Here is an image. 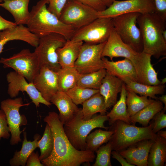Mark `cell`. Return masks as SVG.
<instances>
[{
  "label": "cell",
  "instance_id": "6da1fadb",
  "mask_svg": "<svg viewBox=\"0 0 166 166\" xmlns=\"http://www.w3.org/2000/svg\"><path fill=\"white\" fill-rule=\"evenodd\" d=\"M43 121L49 126L54 140L52 152L47 158L41 161L44 166H79L84 163L93 161L96 157L94 152L78 150L71 144L57 113L49 112Z\"/></svg>",
  "mask_w": 166,
  "mask_h": 166
},
{
  "label": "cell",
  "instance_id": "7a4b0ae2",
  "mask_svg": "<svg viewBox=\"0 0 166 166\" xmlns=\"http://www.w3.org/2000/svg\"><path fill=\"white\" fill-rule=\"evenodd\" d=\"M46 0H40L30 12L27 24L30 31L39 38L52 33L60 34L67 40L72 38L75 29L63 23L47 8Z\"/></svg>",
  "mask_w": 166,
  "mask_h": 166
},
{
  "label": "cell",
  "instance_id": "3957f363",
  "mask_svg": "<svg viewBox=\"0 0 166 166\" xmlns=\"http://www.w3.org/2000/svg\"><path fill=\"white\" fill-rule=\"evenodd\" d=\"M166 21L155 12L140 14L137 20L143 40V52L157 59L166 56V41L163 36Z\"/></svg>",
  "mask_w": 166,
  "mask_h": 166
},
{
  "label": "cell",
  "instance_id": "277c9868",
  "mask_svg": "<svg viewBox=\"0 0 166 166\" xmlns=\"http://www.w3.org/2000/svg\"><path fill=\"white\" fill-rule=\"evenodd\" d=\"M102 56L109 57L111 61L114 57H119L129 60L136 70L138 82L142 84H143L144 74L152 64L150 55L134 50L123 42L114 30L106 42Z\"/></svg>",
  "mask_w": 166,
  "mask_h": 166
},
{
  "label": "cell",
  "instance_id": "5b68a950",
  "mask_svg": "<svg viewBox=\"0 0 166 166\" xmlns=\"http://www.w3.org/2000/svg\"><path fill=\"white\" fill-rule=\"evenodd\" d=\"M152 122L147 126L138 127L121 120L116 121L109 127V130L113 132L109 141L112 150L119 152L142 140H155L158 136L152 132Z\"/></svg>",
  "mask_w": 166,
  "mask_h": 166
},
{
  "label": "cell",
  "instance_id": "8992f818",
  "mask_svg": "<svg viewBox=\"0 0 166 166\" xmlns=\"http://www.w3.org/2000/svg\"><path fill=\"white\" fill-rule=\"evenodd\" d=\"M107 115H94L91 119L84 120L81 109L76 116L71 121L64 124L65 132L73 146L78 150H86L85 139L93 129L102 128L106 130L105 122L109 120Z\"/></svg>",
  "mask_w": 166,
  "mask_h": 166
},
{
  "label": "cell",
  "instance_id": "52a82bcc",
  "mask_svg": "<svg viewBox=\"0 0 166 166\" xmlns=\"http://www.w3.org/2000/svg\"><path fill=\"white\" fill-rule=\"evenodd\" d=\"M140 13L132 12L121 14L112 18L114 30L124 43L139 53L143 52V40L136 25Z\"/></svg>",
  "mask_w": 166,
  "mask_h": 166
},
{
  "label": "cell",
  "instance_id": "ba28073f",
  "mask_svg": "<svg viewBox=\"0 0 166 166\" xmlns=\"http://www.w3.org/2000/svg\"><path fill=\"white\" fill-rule=\"evenodd\" d=\"M67 40L63 36L52 33L39 38L34 52L40 68L46 67L57 72L61 68L58 59L57 50L62 47Z\"/></svg>",
  "mask_w": 166,
  "mask_h": 166
},
{
  "label": "cell",
  "instance_id": "9c48e42d",
  "mask_svg": "<svg viewBox=\"0 0 166 166\" xmlns=\"http://www.w3.org/2000/svg\"><path fill=\"white\" fill-rule=\"evenodd\" d=\"M114 30L112 18H98L76 30L70 40L97 44L106 42Z\"/></svg>",
  "mask_w": 166,
  "mask_h": 166
},
{
  "label": "cell",
  "instance_id": "30bf717a",
  "mask_svg": "<svg viewBox=\"0 0 166 166\" xmlns=\"http://www.w3.org/2000/svg\"><path fill=\"white\" fill-rule=\"evenodd\" d=\"M98 13L93 8L76 0H68L59 19L77 30L98 18Z\"/></svg>",
  "mask_w": 166,
  "mask_h": 166
},
{
  "label": "cell",
  "instance_id": "8fae6325",
  "mask_svg": "<svg viewBox=\"0 0 166 166\" xmlns=\"http://www.w3.org/2000/svg\"><path fill=\"white\" fill-rule=\"evenodd\" d=\"M0 63L4 68H10L22 75L30 83H33L40 67L34 53L24 49L8 58L1 57Z\"/></svg>",
  "mask_w": 166,
  "mask_h": 166
},
{
  "label": "cell",
  "instance_id": "7c38bea8",
  "mask_svg": "<svg viewBox=\"0 0 166 166\" xmlns=\"http://www.w3.org/2000/svg\"><path fill=\"white\" fill-rule=\"evenodd\" d=\"M29 104H24L22 99L19 97L14 99H7L1 103V109L4 112L11 134L10 143L11 145H15L21 141L20 134L24 131L20 130V127L26 125L27 121L24 115L19 113L20 108L28 105Z\"/></svg>",
  "mask_w": 166,
  "mask_h": 166
},
{
  "label": "cell",
  "instance_id": "4fadbf2b",
  "mask_svg": "<svg viewBox=\"0 0 166 166\" xmlns=\"http://www.w3.org/2000/svg\"><path fill=\"white\" fill-rule=\"evenodd\" d=\"M106 42L97 44L83 43L74 65L80 73L87 74L104 68L102 54Z\"/></svg>",
  "mask_w": 166,
  "mask_h": 166
},
{
  "label": "cell",
  "instance_id": "5bb4252c",
  "mask_svg": "<svg viewBox=\"0 0 166 166\" xmlns=\"http://www.w3.org/2000/svg\"><path fill=\"white\" fill-rule=\"evenodd\" d=\"M156 10L153 0H125L114 1L108 8L98 13V18H113L130 13H152Z\"/></svg>",
  "mask_w": 166,
  "mask_h": 166
},
{
  "label": "cell",
  "instance_id": "9a60e30c",
  "mask_svg": "<svg viewBox=\"0 0 166 166\" xmlns=\"http://www.w3.org/2000/svg\"><path fill=\"white\" fill-rule=\"evenodd\" d=\"M6 78L8 83L7 93L11 97H16L20 91L25 92L37 107L39 106L40 103L47 106L51 105L43 98L33 83L28 82L20 74L11 71L7 74Z\"/></svg>",
  "mask_w": 166,
  "mask_h": 166
},
{
  "label": "cell",
  "instance_id": "2e32d148",
  "mask_svg": "<svg viewBox=\"0 0 166 166\" xmlns=\"http://www.w3.org/2000/svg\"><path fill=\"white\" fill-rule=\"evenodd\" d=\"M33 83L43 98L49 102L59 91L57 72L45 67L40 68Z\"/></svg>",
  "mask_w": 166,
  "mask_h": 166
},
{
  "label": "cell",
  "instance_id": "e0dca14e",
  "mask_svg": "<svg viewBox=\"0 0 166 166\" xmlns=\"http://www.w3.org/2000/svg\"><path fill=\"white\" fill-rule=\"evenodd\" d=\"M154 141L152 139L142 140L119 152L131 164L137 166H147L149 150Z\"/></svg>",
  "mask_w": 166,
  "mask_h": 166
},
{
  "label": "cell",
  "instance_id": "ac0fdd59",
  "mask_svg": "<svg viewBox=\"0 0 166 166\" xmlns=\"http://www.w3.org/2000/svg\"><path fill=\"white\" fill-rule=\"evenodd\" d=\"M39 39L30 31L27 27L24 25H17L0 31V54L5 45L10 41H22L36 47L38 45Z\"/></svg>",
  "mask_w": 166,
  "mask_h": 166
},
{
  "label": "cell",
  "instance_id": "d6986e66",
  "mask_svg": "<svg viewBox=\"0 0 166 166\" xmlns=\"http://www.w3.org/2000/svg\"><path fill=\"white\" fill-rule=\"evenodd\" d=\"M104 67L107 72L122 80L124 82L130 80L138 82L136 69L128 59L113 61H109L105 57H102Z\"/></svg>",
  "mask_w": 166,
  "mask_h": 166
},
{
  "label": "cell",
  "instance_id": "ffe728a7",
  "mask_svg": "<svg viewBox=\"0 0 166 166\" xmlns=\"http://www.w3.org/2000/svg\"><path fill=\"white\" fill-rule=\"evenodd\" d=\"M50 102L57 108L59 113V119L64 124L73 119L81 109L66 93L62 91L57 92L52 96Z\"/></svg>",
  "mask_w": 166,
  "mask_h": 166
},
{
  "label": "cell",
  "instance_id": "44dd1931",
  "mask_svg": "<svg viewBox=\"0 0 166 166\" xmlns=\"http://www.w3.org/2000/svg\"><path fill=\"white\" fill-rule=\"evenodd\" d=\"M124 83L120 78L106 71L102 80L99 93L103 98L107 109L117 102L118 94L121 92Z\"/></svg>",
  "mask_w": 166,
  "mask_h": 166
},
{
  "label": "cell",
  "instance_id": "7402d4cb",
  "mask_svg": "<svg viewBox=\"0 0 166 166\" xmlns=\"http://www.w3.org/2000/svg\"><path fill=\"white\" fill-rule=\"evenodd\" d=\"M30 0H4L0 6L12 15L17 25L27 24L30 16L29 5Z\"/></svg>",
  "mask_w": 166,
  "mask_h": 166
},
{
  "label": "cell",
  "instance_id": "603a6c76",
  "mask_svg": "<svg viewBox=\"0 0 166 166\" xmlns=\"http://www.w3.org/2000/svg\"><path fill=\"white\" fill-rule=\"evenodd\" d=\"M83 42L67 40L57 50L58 62L61 67H74Z\"/></svg>",
  "mask_w": 166,
  "mask_h": 166
},
{
  "label": "cell",
  "instance_id": "cb8c5ba5",
  "mask_svg": "<svg viewBox=\"0 0 166 166\" xmlns=\"http://www.w3.org/2000/svg\"><path fill=\"white\" fill-rule=\"evenodd\" d=\"M24 140L21 150L16 151L13 157L10 160V165L11 166H25L27 160L30 154L37 148L38 147V142L40 136L37 134L34 136V140L28 141L26 133L24 132Z\"/></svg>",
  "mask_w": 166,
  "mask_h": 166
},
{
  "label": "cell",
  "instance_id": "d4e9b609",
  "mask_svg": "<svg viewBox=\"0 0 166 166\" xmlns=\"http://www.w3.org/2000/svg\"><path fill=\"white\" fill-rule=\"evenodd\" d=\"M120 93L119 100L113 106L110 111L106 114L109 117V124L110 126L117 120H121L127 124H131L127 111V90L124 82Z\"/></svg>",
  "mask_w": 166,
  "mask_h": 166
},
{
  "label": "cell",
  "instance_id": "484cf974",
  "mask_svg": "<svg viewBox=\"0 0 166 166\" xmlns=\"http://www.w3.org/2000/svg\"><path fill=\"white\" fill-rule=\"evenodd\" d=\"M57 73L59 91L65 93L77 85L81 75L74 67H61Z\"/></svg>",
  "mask_w": 166,
  "mask_h": 166
},
{
  "label": "cell",
  "instance_id": "4316f807",
  "mask_svg": "<svg viewBox=\"0 0 166 166\" xmlns=\"http://www.w3.org/2000/svg\"><path fill=\"white\" fill-rule=\"evenodd\" d=\"M163 108V103L161 101L155 100L134 115L130 117V123L135 124L138 122L143 127L147 126L150 120Z\"/></svg>",
  "mask_w": 166,
  "mask_h": 166
},
{
  "label": "cell",
  "instance_id": "83f0119b",
  "mask_svg": "<svg viewBox=\"0 0 166 166\" xmlns=\"http://www.w3.org/2000/svg\"><path fill=\"white\" fill-rule=\"evenodd\" d=\"M166 160V139L157 136L148 155V166H163Z\"/></svg>",
  "mask_w": 166,
  "mask_h": 166
},
{
  "label": "cell",
  "instance_id": "f1b7e54d",
  "mask_svg": "<svg viewBox=\"0 0 166 166\" xmlns=\"http://www.w3.org/2000/svg\"><path fill=\"white\" fill-rule=\"evenodd\" d=\"M81 109L83 118L84 120L90 119L96 113L106 114L107 109L105 107L102 96L98 93L93 96L82 104Z\"/></svg>",
  "mask_w": 166,
  "mask_h": 166
},
{
  "label": "cell",
  "instance_id": "f546056e",
  "mask_svg": "<svg viewBox=\"0 0 166 166\" xmlns=\"http://www.w3.org/2000/svg\"><path fill=\"white\" fill-rule=\"evenodd\" d=\"M124 82L126 88L130 89L136 94L141 96L149 97L155 100H158V97L156 95L163 94L165 88L164 84L148 85L130 80L126 81Z\"/></svg>",
  "mask_w": 166,
  "mask_h": 166
},
{
  "label": "cell",
  "instance_id": "4dcf8cb0",
  "mask_svg": "<svg viewBox=\"0 0 166 166\" xmlns=\"http://www.w3.org/2000/svg\"><path fill=\"white\" fill-rule=\"evenodd\" d=\"M126 103L127 111L129 117L132 116L152 102L153 99L144 96H139L130 89L126 88Z\"/></svg>",
  "mask_w": 166,
  "mask_h": 166
},
{
  "label": "cell",
  "instance_id": "1f68e13d",
  "mask_svg": "<svg viewBox=\"0 0 166 166\" xmlns=\"http://www.w3.org/2000/svg\"><path fill=\"white\" fill-rule=\"evenodd\" d=\"M112 130L97 129L86 136V150L95 152L103 144L109 142L113 133Z\"/></svg>",
  "mask_w": 166,
  "mask_h": 166
},
{
  "label": "cell",
  "instance_id": "d6a6232c",
  "mask_svg": "<svg viewBox=\"0 0 166 166\" xmlns=\"http://www.w3.org/2000/svg\"><path fill=\"white\" fill-rule=\"evenodd\" d=\"M106 71L104 68L85 74H81L77 85L85 88L99 90L101 81Z\"/></svg>",
  "mask_w": 166,
  "mask_h": 166
},
{
  "label": "cell",
  "instance_id": "836d02e7",
  "mask_svg": "<svg viewBox=\"0 0 166 166\" xmlns=\"http://www.w3.org/2000/svg\"><path fill=\"white\" fill-rule=\"evenodd\" d=\"M40 155L39 159L41 161L47 158L52 152L54 147V140L52 133L49 125L46 123L43 136L38 142Z\"/></svg>",
  "mask_w": 166,
  "mask_h": 166
},
{
  "label": "cell",
  "instance_id": "e575fe53",
  "mask_svg": "<svg viewBox=\"0 0 166 166\" xmlns=\"http://www.w3.org/2000/svg\"><path fill=\"white\" fill-rule=\"evenodd\" d=\"M99 90L89 89L76 85L66 92L77 105L82 104L95 94Z\"/></svg>",
  "mask_w": 166,
  "mask_h": 166
},
{
  "label": "cell",
  "instance_id": "d590c367",
  "mask_svg": "<svg viewBox=\"0 0 166 166\" xmlns=\"http://www.w3.org/2000/svg\"><path fill=\"white\" fill-rule=\"evenodd\" d=\"M112 150L109 142L105 145H102L95 151L97 154L96 160L93 166H111V156Z\"/></svg>",
  "mask_w": 166,
  "mask_h": 166
},
{
  "label": "cell",
  "instance_id": "8d00e7d4",
  "mask_svg": "<svg viewBox=\"0 0 166 166\" xmlns=\"http://www.w3.org/2000/svg\"><path fill=\"white\" fill-rule=\"evenodd\" d=\"M166 110L163 109L160 111L156 114L152 121V131L156 133L161 129L166 127V114L164 113Z\"/></svg>",
  "mask_w": 166,
  "mask_h": 166
},
{
  "label": "cell",
  "instance_id": "74e56055",
  "mask_svg": "<svg viewBox=\"0 0 166 166\" xmlns=\"http://www.w3.org/2000/svg\"><path fill=\"white\" fill-rule=\"evenodd\" d=\"M49 6L48 10L59 18L61 11L68 0H46Z\"/></svg>",
  "mask_w": 166,
  "mask_h": 166
},
{
  "label": "cell",
  "instance_id": "f35d334b",
  "mask_svg": "<svg viewBox=\"0 0 166 166\" xmlns=\"http://www.w3.org/2000/svg\"><path fill=\"white\" fill-rule=\"evenodd\" d=\"M10 130L7 122L6 115L0 109V140L2 138L8 139L10 136Z\"/></svg>",
  "mask_w": 166,
  "mask_h": 166
},
{
  "label": "cell",
  "instance_id": "ab89813d",
  "mask_svg": "<svg viewBox=\"0 0 166 166\" xmlns=\"http://www.w3.org/2000/svg\"><path fill=\"white\" fill-rule=\"evenodd\" d=\"M89 6L98 12L105 10L107 6L102 0H76Z\"/></svg>",
  "mask_w": 166,
  "mask_h": 166
},
{
  "label": "cell",
  "instance_id": "60d3db41",
  "mask_svg": "<svg viewBox=\"0 0 166 166\" xmlns=\"http://www.w3.org/2000/svg\"><path fill=\"white\" fill-rule=\"evenodd\" d=\"M155 6V12L166 21V0H153Z\"/></svg>",
  "mask_w": 166,
  "mask_h": 166
},
{
  "label": "cell",
  "instance_id": "b9f144b4",
  "mask_svg": "<svg viewBox=\"0 0 166 166\" xmlns=\"http://www.w3.org/2000/svg\"><path fill=\"white\" fill-rule=\"evenodd\" d=\"M38 152H35L33 151L28 157L26 165V166H44L39 159Z\"/></svg>",
  "mask_w": 166,
  "mask_h": 166
},
{
  "label": "cell",
  "instance_id": "7bdbcfd3",
  "mask_svg": "<svg viewBox=\"0 0 166 166\" xmlns=\"http://www.w3.org/2000/svg\"><path fill=\"white\" fill-rule=\"evenodd\" d=\"M112 158L116 159L122 166H135V165L129 163L119 153L116 151L113 150L111 152Z\"/></svg>",
  "mask_w": 166,
  "mask_h": 166
},
{
  "label": "cell",
  "instance_id": "ee69618b",
  "mask_svg": "<svg viewBox=\"0 0 166 166\" xmlns=\"http://www.w3.org/2000/svg\"><path fill=\"white\" fill-rule=\"evenodd\" d=\"M14 22L6 20L0 15V31L17 26Z\"/></svg>",
  "mask_w": 166,
  "mask_h": 166
},
{
  "label": "cell",
  "instance_id": "f6af8a7d",
  "mask_svg": "<svg viewBox=\"0 0 166 166\" xmlns=\"http://www.w3.org/2000/svg\"><path fill=\"white\" fill-rule=\"evenodd\" d=\"M158 100L161 101L164 104V106L163 109L165 110H166V95H163L161 96L158 97Z\"/></svg>",
  "mask_w": 166,
  "mask_h": 166
},
{
  "label": "cell",
  "instance_id": "bcb514c9",
  "mask_svg": "<svg viewBox=\"0 0 166 166\" xmlns=\"http://www.w3.org/2000/svg\"><path fill=\"white\" fill-rule=\"evenodd\" d=\"M157 132V135L166 139V131L165 130H160Z\"/></svg>",
  "mask_w": 166,
  "mask_h": 166
},
{
  "label": "cell",
  "instance_id": "7dc6e473",
  "mask_svg": "<svg viewBox=\"0 0 166 166\" xmlns=\"http://www.w3.org/2000/svg\"><path fill=\"white\" fill-rule=\"evenodd\" d=\"M105 4L107 7H109L111 5L113 2L116 0H102Z\"/></svg>",
  "mask_w": 166,
  "mask_h": 166
},
{
  "label": "cell",
  "instance_id": "c3c4849f",
  "mask_svg": "<svg viewBox=\"0 0 166 166\" xmlns=\"http://www.w3.org/2000/svg\"><path fill=\"white\" fill-rule=\"evenodd\" d=\"M163 36L164 40L166 41V30H165L163 33Z\"/></svg>",
  "mask_w": 166,
  "mask_h": 166
},
{
  "label": "cell",
  "instance_id": "681fc988",
  "mask_svg": "<svg viewBox=\"0 0 166 166\" xmlns=\"http://www.w3.org/2000/svg\"><path fill=\"white\" fill-rule=\"evenodd\" d=\"M166 82V78H164L163 79H161V81H160V84L164 85V84Z\"/></svg>",
  "mask_w": 166,
  "mask_h": 166
},
{
  "label": "cell",
  "instance_id": "f907efd6",
  "mask_svg": "<svg viewBox=\"0 0 166 166\" xmlns=\"http://www.w3.org/2000/svg\"><path fill=\"white\" fill-rule=\"evenodd\" d=\"M4 0H0V3L2 2Z\"/></svg>",
  "mask_w": 166,
  "mask_h": 166
}]
</instances>
